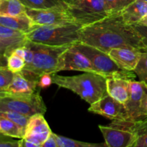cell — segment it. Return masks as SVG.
I'll use <instances>...</instances> for the list:
<instances>
[{
    "label": "cell",
    "mask_w": 147,
    "mask_h": 147,
    "mask_svg": "<svg viewBox=\"0 0 147 147\" xmlns=\"http://www.w3.org/2000/svg\"><path fill=\"white\" fill-rule=\"evenodd\" d=\"M123 20L129 24L139 23L147 14V1L135 0L121 12Z\"/></svg>",
    "instance_id": "cell-18"
},
{
    "label": "cell",
    "mask_w": 147,
    "mask_h": 147,
    "mask_svg": "<svg viewBox=\"0 0 147 147\" xmlns=\"http://www.w3.org/2000/svg\"><path fill=\"white\" fill-rule=\"evenodd\" d=\"M27 39H15V40H9V39L0 38V51L3 52L8 57L16 47L24 45Z\"/></svg>",
    "instance_id": "cell-26"
},
{
    "label": "cell",
    "mask_w": 147,
    "mask_h": 147,
    "mask_svg": "<svg viewBox=\"0 0 147 147\" xmlns=\"http://www.w3.org/2000/svg\"><path fill=\"white\" fill-rule=\"evenodd\" d=\"M26 45L32 52V60L20 73L27 78L37 82L41 75L58 73V65L62 54L72 46L48 45L27 40Z\"/></svg>",
    "instance_id": "cell-3"
},
{
    "label": "cell",
    "mask_w": 147,
    "mask_h": 147,
    "mask_svg": "<svg viewBox=\"0 0 147 147\" xmlns=\"http://www.w3.org/2000/svg\"><path fill=\"white\" fill-rule=\"evenodd\" d=\"M80 42L106 53L119 47L136 48L144 52L139 34L131 24L123 20L121 13L83 26L80 30Z\"/></svg>",
    "instance_id": "cell-1"
},
{
    "label": "cell",
    "mask_w": 147,
    "mask_h": 147,
    "mask_svg": "<svg viewBox=\"0 0 147 147\" xmlns=\"http://www.w3.org/2000/svg\"><path fill=\"white\" fill-rule=\"evenodd\" d=\"M73 46L89 59L98 74L107 78H121L126 80H134L136 77L134 72L121 68L108 53L80 42Z\"/></svg>",
    "instance_id": "cell-5"
},
{
    "label": "cell",
    "mask_w": 147,
    "mask_h": 147,
    "mask_svg": "<svg viewBox=\"0 0 147 147\" xmlns=\"http://www.w3.org/2000/svg\"><path fill=\"white\" fill-rule=\"evenodd\" d=\"M53 84L76 93L89 104L95 103L108 94L107 78L95 73L85 72L73 76H63L52 74Z\"/></svg>",
    "instance_id": "cell-2"
},
{
    "label": "cell",
    "mask_w": 147,
    "mask_h": 147,
    "mask_svg": "<svg viewBox=\"0 0 147 147\" xmlns=\"http://www.w3.org/2000/svg\"><path fill=\"white\" fill-rule=\"evenodd\" d=\"M14 74L7 66H0V89L6 90L11 83Z\"/></svg>",
    "instance_id": "cell-29"
},
{
    "label": "cell",
    "mask_w": 147,
    "mask_h": 147,
    "mask_svg": "<svg viewBox=\"0 0 147 147\" xmlns=\"http://www.w3.org/2000/svg\"><path fill=\"white\" fill-rule=\"evenodd\" d=\"M0 111H10L27 116L44 114L47 111L45 103L40 91L30 94L7 93L0 97Z\"/></svg>",
    "instance_id": "cell-6"
},
{
    "label": "cell",
    "mask_w": 147,
    "mask_h": 147,
    "mask_svg": "<svg viewBox=\"0 0 147 147\" xmlns=\"http://www.w3.org/2000/svg\"><path fill=\"white\" fill-rule=\"evenodd\" d=\"M62 70H76L98 73L89 59L73 45L62 54L58 65V72Z\"/></svg>",
    "instance_id": "cell-10"
},
{
    "label": "cell",
    "mask_w": 147,
    "mask_h": 147,
    "mask_svg": "<svg viewBox=\"0 0 147 147\" xmlns=\"http://www.w3.org/2000/svg\"><path fill=\"white\" fill-rule=\"evenodd\" d=\"M0 38L15 40V39H27L26 34L22 32L7 27L0 24Z\"/></svg>",
    "instance_id": "cell-28"
},
{
    "label": "cell",
    "mask_w": 147,
    "mask_h": 147,
    "mask_svg": "<svg viewBox=\"0 0 147 147\" xmlns=\"http://www.w3.org/2000/svg\"><path fill=\"white\" fill-rule=\"evenodd\" d=\"M139 24H144V25L147 26V14L146 16H144V17L142 19V20H141V21L139 22Z\"/></svg>",
    "instance_id": "cell-37"
},
{
    "label": "cell",
    "mask_w": 147,
    "mask_h": 147,
    "mask_svg": "<svg viewBox=\"0 0 147 147\" xmlns=\"http://www.w3.org/2000/svg\"><path fill=\"white\" fill-rule=\"evenodd\" d=\"M63 1H64L67 6H68V5H70V4H74V3L77 2V1H80V0H63Z\"/></svg>",
    "instance_id": "cell-36"
},
{
    "label": "cell",
    "mask_w": 147,
    "mask_h": 147,
    "mask_svg": "<svg viewBox=\"0 0 147 147\" xmlns=\"http://www.w3.org/2000/svg\"><path fill=\"white\" fill-rule=\"evenodd\" d=\"M24 128L20 126L15 122L0 117V133L12 138L21 139L24 138Z\"/></svg>",
    "instance_id": "cell-22"
},
{
    "label": "cell",
    "mask_w": 147,
    "mask_h": 147,
    "mask_svg": "<svg viewBox=\"0 0 147 147\" xmlns=\"http://www.w3.org/2000/svg\"><path fill=\"white\" fill-rule=\"evenodd\" d=\"M7 56L3 52L0 51V66H7Z\"/></svg>",
    "instance_id": "cell-35"
},
{
    "label": "cell",
    "mask_w": 147,
    "mask_h": 147,
    "mask_svg": "<svg viewBox=\"0 0 147 147\" xmlns=\"http://www.w3.org/2000/svg\"><path fill=\"white\" fill-rule=\"evenodd\" d=\"M121 78H108L106 80L107 92L111 96L126 104L130 97V82Z\"/></svg>",
    "instance_id": "cell-16"
},
{
    "label": "cell",
    "mask_w": 147,
    "mask_h": 147,
    "mask_svg": "<svg viewBox=\"0 0 147 147\" xmlns=\"http://www.w3.org/2000/svg\"><path fill=\"white\" fill-rule=\"evenodd\" d=\"M26 14L35 26L62 25L76 23L67 9H34L27 8Z\"/></svg>",
    "instance_id": "cell-9"
},
{
    "label": "cell",
    "mask_w": 147,
    "mask_h": 147,
    "mask_svg": "<svg viewBox=\"0 0 147 147\" xmlns=\"http://www.w3.org/2000/svg\"><path fill=\"white\" fill-rule=\"evenodd\" d=\"M42 147H58L55 134L52 132L45 142L42 144Z\"/></svg>",
    "instance_id": "cell-33"
},
{
    "label": "cell",
    "mask_w": 147,
    "mask_h": 147,
    "mask_svg": "<svg viewBox=\"0 0 147 147\" xmlns=\"http://www.w3.org/2000/svg\"><path fill=\"white\" fill-rule=\"evenodd\" d=\"M57 146L58 147H104L106 146V143L103 144H94L88 143V142H80V141L74 140L70 138L65 137L56 134Z\"/></svg>",
    "instance_id": "cell-23"
},
{
    "label": "cell",
    "mask_w": 147,
    "mask_h": 147,
    "mask_svg": "<svg viewBox=\"0 0 147 147\" xmlns=\"http://www.w3.org/2000/svg\"><path fill=\"white\" fill-rule=\"evenodd\" d=\"M52 84H53V78H52V74L50 73H45L39 77L37 86L40 88H47Z\"/></svg>",
    "instance_id": "cell-32"
},
{
    "label": "cell",
    "mask_w": 147,
    "mask_h": 147,
    "mask_svg": "<svg viewBox=\"0 0 147 147\" xmlns=\"http://www.w3.org/2000/svg\"><path fill=\"white\" fill-rule=\"evenodd\" d=\"M144 1H147V0H144Z\"/></svg>",
    "instance_id": "cell-39"
},
{
    "label": "cell",
    "mask_w": 147,
    "mask_h": 147,
    "mask_svg": "<svg viewBox=\"0 0 147 147\" xmlns=\"http://www.w3.org/2000/svg\"><path fill=\"white\" fill-rule=\"evenodd\" d=\"M88 111L112 121L129 120V115L125 104L113 98L109 93L90 104Z\"/></svg>",
    "instance_id": "cell-8"
},
{
    "label": "cell",
    "mask_w": 147,
    "mask_h": 147,
    "mask_svg": "<svg viewBox=\"0 0 147 147\" xmlns=\"http://www.w3.org/2000/svg\"><path fill=\"white\" fill-rule=\"evenodd\" d=\"M130 97L127 103L125 104L129 115V120H134L140 116H144L141 111V106L144 94L147 83L144 81H136L131 80Z\"/></svg>",
    "instance_id": "cell-15"
},
{
    "label": "cell",
    "mask_w": 147,
    "mask_h": 147,
    "mask_svg": "<svg viewBox=\"0 0 147 147\" xmlns=\"http://www.w3.org/2000/svg\"><path fill=\"white\" fill-rule=\"evenodd\" d=\"M135 0H104L109 15L119 14Z\"/></svg>",
    "instance_id": "cell-24"
},
{
    "label": "cell",
    "mask_w": 147,
    "mask_h": 147,
    "mask_svg": "<svg viewBox=\"0 0 147 147\" xmlns=\"http://www.w3.org/2000/svg\"><path fill=\"white\" fill-rule=\"evenodd\" d=\"M110 126L127 129L134 133L136 140L133 147H147V115L134 120L113 121Z\"/></svg>",
    "instance_id": "cell-13"
},
{
    "label": "cell",
    "mask_w": 147,
    "mask_h": 147,
    "mask_svg": "<svg viewBox=\"0 0 147 147\" xmlns=\"http://www.w3.org/2000/svg\"><path fill=\"white\" fill-rule=\"evenodd\" d=\"M7 92H6L5 90H1V89H0V97L1 96H4V95L7 94Z\"/></svg>",
    "instance_id": "cell-38"
},
{
    "label": "cell",
    "mask_w": 147,
    "mask_h": 147,
    "mask_svg": "<svg viewBox=\"0 0 147 147\" xmlns=\"http://www.w3.org/2000/svg\"><path fill=\"white\" fill-rule=\"evenodd\" d=\"M27 8L34 9H67V5L63 0H20Z\"/></svg>",
    "instance_id": "cell-21"
},
{
    "label": "cell",
    "mask_w": 147,
    "mask_h": 147,
    "mask_svg": "<svg viewBox=\"0 0 147 147\" xmlns=\"http://www.w3.org/2000/svg\"><path fill=\"white\" fill-rule=\"evenodd\" d=\"M52 132L44 114L39 113L30 117L25 127L24 138L35 144L37 147H42Z\"/></svg>",
    "instance_id": "cell-11"
},
{
    "label": "cell",
    "mask_w": 147,
    "mask_h": 147,
    "mask_svg": "<svg viewBox=\"0 0 147 147\" xmlns=\"http://www.w3.org/2000/svg\"><path fill=\"white\" fill-rule=\"evenodd\" d=\"M37 81L27 78L20 72L14 73L11 83L5 90L11 94H30L37 91Z\"/></svg>",
    "instance_id": "cell-17"
},
{
    "label": "cell",
    "mask_w": 147,
    "mask_h": 147,
    "mask_svg": "<svg viewBox=\"0 0 147 147\" xmlns=\"http://www.w3.org/2000/svg\"><path fill=\"white\" fill-rule=\"evenodd\" d=\"M0 147H20L19 141L0 133Z\"/></svg>",
    "instance_id": "cell-31"
},
{
    "label": "cell",
    "mask_w": 147,
    "mask_h": 147,
    "mask_svg": "<svg viewBox=\"0 0 147 147\" xmlns=\"http://www.w3.org/2000/svg\"><path fill=\"white\" fill-rule=\"evenodd\" d=\"M109 147H133L136 140L134 133L127 129L112 126H98Z\"/></svg>",
    "instance_id": "cell-12"
},
{
    "label": "cell",
    "mask_w": 147,
    "mask_h": 147,
    "mask_svg": "<svg viewBox=\"0 0 147 147\" xmlns=\"http://www.w3.org/2000/svg\"><path fill=\"white\" fill-rule=\"evenodd\" d=\"M134 72L139 80L147 83V51L142 53L139 63Z\"/></svg>",
    "instance_id": "cell-27"
},
{
    "label": "cell",
    "mask_w": 147,
    "mask_h": 147,
    "mask_svg": "<svg viewBox=\"0 0 147 147\" xmlns=\"http://www.w3.org/2000/svg\"><path fill=\"white\" fill-rule=\"evenodd\" d=\"M27 7L20 0H0V16H19L26 14Z\"/></svg>",
    "instance_id": "cell-20"
},
{
    "label": "cell",
    "mask_w": 147,
    "mask_h": 147,
    "mask_svg": "<svg viewBox=\"0 0 147 147\" xmlns=\"http://www.w3.org/2000/svg\"><path fill=\"white\" fill-rule=\"evenodd\" d=\"M0 24L22 32L24 34L30 32L37 26L32 23L27 14L19 16H0Z\"/></svg>",
    "instance_id": "cell-19"
},
{
    "label": "cell",
    "mask_w": 147,
    "mask_h": 147,
    "mask_svg": "<svg viewBox=\"0 0 147 147\" xmlns=\"http://www.w3.org/2000/svg\"><path fill=\"white\" fill-rule=\"evenodd\" d=\"M25 64L24 58L13 52H11L7 57V67L13 73L21 72L25 67Z\"/></svg>",
    "instance_id": "cell-25"
},
{
    "label": "cell",
    "mask_w": 147,
    "mask_h": 147,
    "mask_svg": "<svg viewBox=\"0 0 147 147\" xmlns=\"http://www.w3.org/2000/svg\"><path fill=\"white\" fill-rule=\"evenodd\" d=\"M142 51L131 47H119L108 53L110 57L121 69L134 71L140 60Z\"/></svg>",
    "instance_id": "cell-14"
},
{
    "label": "cell",
    "mask_w": 147,
    "mask_h": 147,
    "mask_svg": "<svg viewBox=\"0 0 147 147\" xmlns=\"http://www.w3.org/2000/svg\"><path fill=\"white\" fill-rule=\"evenodd\" d=\"M141 111H142V115H147V86L145 89L143 99H142Z\"/></svg>",
    "instance_id": "cell-34"
},
{
    "label": "cell",
    "mask_w": 147,
    "mask_h": 147,
    "mask_svg": "<svg viewBox=\"0 0 147 147\" xmlns=\"http://www.w3.org/2000/svg\"><path fill=\"white\" fill-rule=\"evenodd\" d=\"M82 27L78 23L37 26L26 34V37L29 41L48 45H73L80 42V30Z\"/></svg>",
    "instance_id": "cell-4"
},
{
    "label": "cell",
    "mask_w": 147,
    "mask_h": 147,
    "mask_svg": "<svg viewBox=\"0 0 147 147\" xmlns=\"http://www.w3.org/2000/svg\"><path fill=\"white\" fill-rule=\"evenodd\" d=\"M131 25L133 26L134 29L140 37V40L144 46V52L147 51V26L139 23Z\"/></svg>",
    "instance_id": "cell-30"
},
{
    "label": "cell",
    "mask_w": 147,
    "mask_h": 147,
    "mask_svg": "<svg viewBox=\"0 0 147 147\" xmlns=\"http://www.w3.org/2000/svg\"><path fill=\"white\" fill-rule=\"evenodd\" d=\"M67 11L76 23L86 26L109 16L104 0H80L67 6Z\"/></svg>",
    "instance_id": "cell-7"
}]
</instances>
